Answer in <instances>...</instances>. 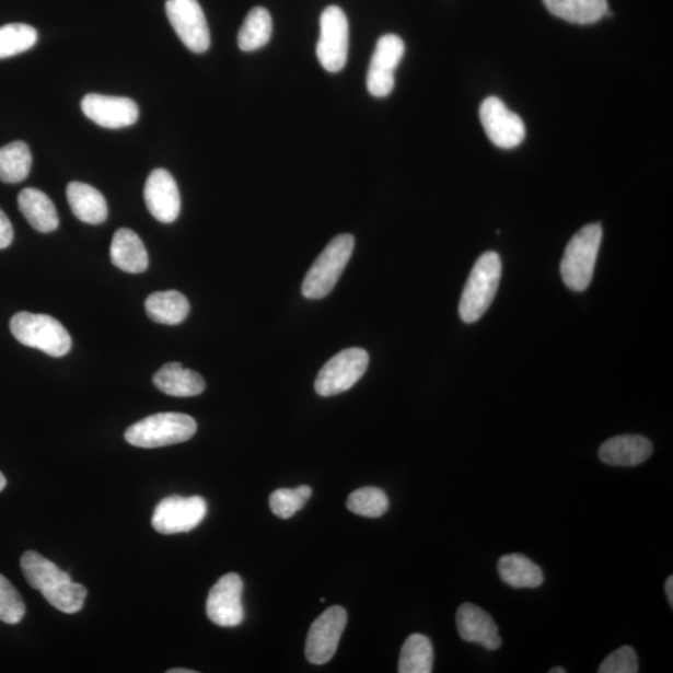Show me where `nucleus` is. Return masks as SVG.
<instances>
[{
  "mask_svg": "<svg viewBox=\"0 0 673 673\" xmlns=\"http://www.w3.org/2000/svg\"><path fill=\"white\" fill-rule=\"evenodd\" d=\"M311 496L312 489L308 486L277 489L269 497V507L277 518L290 519L306 504Z\"/></svg>",
  "mask_w": 673,
  "mask_h": 673,
  "instance_id": "31",
  "label": "nucleus"
},
{
  "mask_svg": "<svg viewBox=\"0 0 673 673\" xmlns=\"http://www.w3.org/2000/svg\"><path fill=\"white\" fill-rule=\"evenodd\" d=\"M166 14L185 47L196 54L208 51L210 30L197 0H167Z\"/></svg>",
  "mask_w": 673,
  "mask_h": 673,
  "instance_id": "10",
  "label": "nucleus"
},
{
  "mask_svg": "<svg viewBox=\"0 0 673 673\" xmlns=\"http://www.w3.org/2000/svg\"><path fill=\"white\" fill-rule=\"evenodd\" d=\"M167 673H196V671L187 669H173L169 670Z\"/></svg>",
  "mask_w": 673,
  "mask_h": 673,
  "instance_id": "36",
  "label": "nucleus"
},
{
  "mask_svg": "<svg viewBox=\"0 0 673 673\" xmlns=\"http://www.w3.org/2000/svg\"><path fill=\"white\" fill-rule=\"evenodd\" d=\"M652 443L642 436H618L608 439L599 449L600 460L613 466H636L648 461Z\"/></svg>",
  "mask_w": 673,
  "mask_h": 673,
  "instance_id": "18",
  "label": "nucleus"
},
{
  "mask_svg": "<svg viewBox=\"0 0 673 673\" xmlns=\"http://www.w3.org/2000/svg\"><path fill=\"white\" fill-rule=\"evenodd\" d=\"M434 650L427 636L413 634L404 642L399 663V673H430L433 671Z\"/></svg>",
  "mask_w": 673,
  "mask_h": 673,
  "instance_id": "26",
  "label": "nucleus"
},
{
  "mask_svg": "<svg viewBox=\"0 0 673 673\" xmlns=\"http://www.w3.org/2000/svg\"><path fill=\"white\" fill-rule=\"evenodd\" d=\"M498 572L501 580L514 589H535L544 582L543 570L522 554L502 556L498 562Z\"/></svg>",
  "mask_w": 673,
  "mask_h": 673,
  "instance_id": "23",
  "label": "nucleus"
},
{
  "mask_svg": "<svg viewBox=\"0 0 673 673\" xmlns=\"http://www.w3.org/2000/svg\"><path fill=\"white\" fill-rule=\"evenodd\" d=\"M37 42L38 32L32 25L13 23L0 26V59L30 50Z\"/></svg>",
  "mask_w": 673,
  "mask_h": 673,
  "instance_id": "29",
  "label": "nucleus"
},
{
  "mask_svg": "<svg viewBox=\"0 0 673 673\" xmlns=\"http://www.w3.org/2000/svg\"><path fill=\"white\" fill-rule=\"evenodd\" d=\"M501 259L497 253H486L475 263L464 287L460 303L461 318L474 323L486 313L499 289Z\"/></svg>",
  "mask_w": 673,
  "mask_h": 673,
  "instance_id": "4",
  "label": "nucleus"
},
{
  "mask_svg": "<svg viewBox=\"0 0 673 673\" xmlns=\"http://www.w3.org/2000/svg\"><path fill=\"white\" fill-rule=\"evenodd\" d=\"M370 364V356L362 348H348L332 357L320 371L314 390L321 397L347 392L362 379Z\"/></svg>",
  "mask_w": 673,
  "mask_h": 673,
  "instance_id": "7",
  "label": "nucleus"
},
{
  "mask_svg": "<svg viewBox=\"0 0 673 673\" xmlns=\"http://www.w3.org/2000/svg\"><path fill=\"white\" fill-rule=\"evenodd\" d=\"M406 51V45L396 34L383 35L376 42L375 50L367 73L368 92L375 97L388 96L396 84L394 71Z\"/></svg>",
  "mask_w": 673,
  "mask_h": 673,
  "instance_id": "14",
  "label": "nucleus"
},
{
  "mask_svg": "<svg viewBox=\"0 0 673 673\" xmlns=\"http://www.w3.org/2000/svg\"><path fill=\"white\" fill-rule=\"evenodd\" d=\"M457 634L466 642H474L487 650L501 646L499 628L492 617L474 604H463L456 612Z\"/></svg>",
  "mask_w": 673,
  "mask_h": 673,
  "instance_id": "17",
  "label": "nucleus"
},
{
  "mask_svg": "<svg viewBox=\"0 0 673 673\" xmlns=\"http://www.w3.org/2000/svg\"><path fill=\"white\" fill-rule=\"evenodd\" d=\"M347 508L364 518H381L387 513L390 500L382 489L367 487L357 489L348 497Z\"/></svg>",
  "mask_w": 673,
  "mask_h": 673,
  "instance_id": "30",
  "label": "nucleus"
},
{
  "mask_svg": "<svg viewBox=\"0 0 673 673\" xmlns=\"http://www.w3.org/2000/svg\"><path fill=\"white\" fill-rule=\"evenodd\" d=\"M14 239V231L7 214L0 210V250L11 246Z\"/></svg>",
  "mask_w": 673,
  "mask_h": 673,
  "instance_id": "34",
  "label": "nucleus"
},
{
  "mask_svg": "<svg viewBox=\"0 0 673 673\" xmlns=\"http://www.w3.org/2000/svg\"><path fill=\"white\" fill-rule=\"evenodd\" d=\"M82 111L88 119L106 129L131 127L139 119L138 104L129 97L88 94Z\"/></svg>",
  "mask_w": 673,
  "mask_h": 673,
  "instance_id": "15",
  "label": "nucleus"
},
{
  "mask_svg": "<svg viewBox=\"0 0 673 673\" xmlns=\"http://www.w3.org/2000/svg\"><path fill=\"white\" fill-rule=\"evenodd\" d=\"M208 514L201 497L173 496L161 500L152 515V526L160 534L173 535L194 531Z\"/></svg>",
  "mask_w": 673,
  "mask_h": 673,
  "instance_id": "9",
  "label": "nucleus"
},
{
  "mask_svg": "<svg viewBox=\"0 0 673 673\" xmlns=\"http://www.w3.org/2000/svg\"><path fill=\"white\" fill-rule=\"evenodd\" d=\"M355 250V237L344 233L332 240L310 268L302 283V293L310 300H321L335 289Z\"/></svg>",
  "mask_w": 673,
  "mask_h": 673,
  "instance_id": "5",
  "label": "nucleus"
},
{
  "mask_svg": "<svg viewBox=\"0 0 673 673\" xmlns=\"http://www.w3.org/2000/svg\"><path fill=\"white\" fill-rule=\"evenodd\" d=\"M7 487V479L3 475L2 472H0V491H3V489Z\"/></svg>",
  "mask_w": 673,
  "mask_h": 673,
  "instance_id": "37",
  "label": "nucleus"
},
{
  "mask_svg": "<svg viewBox=\"0 0 673 673\" xmlns=\"http://www.w3.org/2000/svg\"><path fill=\"white\" fill-rule=\"evenodd\" d=\"M346 626L347 613L343 606H332L314 620L304 650L313 665H325L335 657Z\"/></svg>",
  "mask_w": 673,
  "mask_h": 673,
  "instance_id": "11",
  "label": "nucleus"
},
{
  "mask_svg": "<svg viewBox=\"0 0 673 673\" xmlns=\"http://www.w3.org/2000/svg\"><path fill=\"white\" fill-rule=\"evenodd\" d=\"M197 430L193 417L183 413H159L129 427L125 439L138 448H161L190 441Z\"/></svg>",
  "mask_w": 673,
  "mask_h": 673,
  "instance_id": "3",
  "label": "nucleus"
},
{
  "mask_svg": "<svg viewBox=\"0 0 673 673\" xmlns=\"http://www.w3.org/2000/svg\"><path fill=\"white\" fill-rule=\"evenodd\" d=\"M242 592L244 581L235 572L227 573L214 583L206 601V614L214 625L236 627L245 620Z\"/></svg>",
  "mask_w": 673,
  "mask_h": 673,
  "instance_id": "13",
  "label": "nucleus"
},
{
  "mask_svg": "<svg viewBox=\"0 0 673 673\" xmlns=\"http://www.w3.org/2000/svg\"><path fill=\"white\" fill-rule=\"evenodd\" d=\"M150 320L160 325L176 326L184 322L190 312V303L177 291L155 292L146 301Z\"/></svg>",
  "mask_w": 673,
  "mask_h": 673,
  "instance_id": "25",
  "label": "nucleus"
},
{
  "mask_svg": "<svg viewBox=\"0 0 673 673\" xmlns=\"http://www.w3.org/2000/svg\"><path fill=\"white\" fill-rule=\"evenodd\" d=\"M599 673H636L639 672V659L631 646H623L601 662Z\"/></svg>",
  "mask_w": 673,
  "mask_h": 673,
  "instance_id": "33",
  "label": "nucleus"
},
{
  "mask_svg": "<svg viewBox=\"0 0 673 673\" xmlns=\"http://www.w3.org/2000/svg\"><path fill=\"white\" fill-rule=\"evenodd\" d=\"M11 330L18 343L51 357L66 356L71 348V337L66 327L48 314L16 313L11 320Z\"/></svg>",
  "mask_w": 673,
  "mask_h": 673,
  "instance_id": "6",
  "label": "nucleus"
},
{
  "mask_svg": "<svg viewBox=\"0 0 673 673\" xmlns=\"http://www.w3.org/2000/svg\"><path fill=\"white\" fill-rule=\"evenodd\" d=\"M317 58L329 73H338L348 59V20L339 7L330 5L321 15Z\"/></svg>",
  "mask_w": 673,
  "mask_h": 673,
  "instance_id": "8",
  "label": "nucleus"
},
{
  "mask_svg": "<svg viewBox=\"0 0 673 673\" xmlns=\"http://www.w3.org/2000/svg\"><path fill=\"white\" fill-rule=\"evenodd\" d=\"M33 164L32 152L23 141H14L0 148V182L22 183L28 177Z\"/></svg>",
  "mask_w": 673,
  "mask_h": 673,
  "instance_id": "27",
  "label": "nucleus"
},
{
  "mask_svg": "<svg viewBox=\"0 0 673 673\" xmlns=\"http://www.w3.org/2000/svg\"><path fill=\"white\" fill-rule=\"evenodd\" d=\"M479 115L483 128L494 146L514 149L524 141V121L518 114L509 111L499 97H487L480 106Z\"/></svg>",
  "mask_w": 673,
  "mask_h": 673,
  "instance_id": "12",
  "label": "nucleus"
},
{
  "mask_svg": "<svg viewBox=\"0 0 673 673\" xmlns=\"http://www.w3.org/2000/svg\"><path fill=\"white\" fill-rule=\"evenodd\" d=\"M111 257L115 267L128 274L146 272L149 266L146 245L137 233L129 229H120L114 233Z\"/></svg>",
  "mask_w": 673,
  "mask_h": 673,
  "instance_id": "19",
  "label": "nucleus"
},
{
  "mask_svg": "<svg viewBox=\"0 0 673 673\" xmlns=\"http://www.w3.org/2000/svg\"><path fill=\"white\" fill-rule=\"evenodd\" d=\"M143 199L148 210L158 221L172 223L182 211V196L175 178L165 169L152 172L143 188Z\"/></svg>",
  "mask_w": 673,
  "mask_h": 673,
  "instance_id": "16",
  "label": "nucleus"
},
{
  "mask_svg": "<svg viewBox=\"0 0 673 673\" xmlns=\"http://www.w3.org/2000/svg\"><path fill=\"white\" fill-rule=\"evenodd\" d=\"M18 206L34 230L49 233L58 229L59 218L56 205L38 188H24L18 196Z\"/></svg>",
  "mask_w": 673,
  "mask_h": 673,
  "instance_id": "21",
  "label": "nucleus"
},
{
  "mask_svg": "<svg viewBox=\"0 0 673 673\" xmlns=\"http://www.w3.org/2000/svg\"><path fill=\"white\" fill-rule=\"evenodd\" d=\"M665 591H666V596H668L669 603H670L671 606H673V578L672 577H670L666 580Z\"/></svg>",
  "mask_w": 673,
  "mask_h": 673,
  "instance_id": "35",
  "label": "nucleus"
},
{
  "mask_svg": "<svg viewBox=\"0 0 673 673\" xmlns=\"http://www.w3.org/2000/svg\"><path fill=\"white\" fill-rule=\"evenodd\" d=\"M154 384L167 396L187 398L199 396L206 384L202 376L184 368L182 363H167L155 373Z\"/></svg>",
  "mask_w": 673,
  "mask_h": 673,
  "instance_id": "20",
  "label": "nucleus"
},
{
  "mask_svg": "<svg viewBox=\"0 0 673 673\" xmlns=\"http://www.w3.org/2000/svg\"><path fill=\"white\" fill-rule=\"evenodd\" d=\"M601 240H603V228L600 223L587 224L570 240L560 266L562 281L569 290L581 292L590 286L595 272Z\"/></svg>",
  "mask_w": 673,
  "mask_h": 673,
  "instance_id": "2",
  "label": "nucleus"
},
{
  "mask_svg": "<svg viewBox=\"0 0 673 673\" xmlns=\"http://www.w3.org/2000/svg\"><path fill=\"white\" fill-rule=\"evenodd\" d=\"M547 11L573 24L596 23L608 14L607 0H543Z\"/></svg>",
  "mask_w": 673,
  "mask_h": 673,
  "instance_id": "24",
  "label": "nucleus"
},
{
  "mask_svg": "<svg viewBox=\"0 0 673 673\" xmlns=\"http://www.w3.org/2000/svg\"><path fill=\"white\" fill-rule=\"evenodd\" d=\"M21 568L30 585L42 592L45 600L61 613L76 614L83 608L88 591L73 582L66 571L45 559L38 553L26 552L21 559Z\"/></svg>",
  "mask_w": 673,
  "mask_h": 673,
  "instance_id": "1",
  "label": "nucleus"
},
{
  "mask_svg": "<svg viewBox=\"0 0 673 673\" xmlns=\"http://www.w3.org/2000/svg\"><path fill=\"white\" fill-rule=\"evenodd\" d=\"M567 672V670H564L562 668H554L550 670V673H565Z\"/></svg>",
  "mask_w": 673,
  "mask_h": 673,
  "instance_id": "38",
  "label": "nucleus"
},
{
  "mask_svg": "<svg viewBox=\"0 0 673 673\" xmlns=\"http://www.w3.org/2000/svg\"><path fill=\"white\" fill-rule=\"evenodd\" d=\"M25 604L20 592L3 576H0V622L16 625L23 620Z\"/></svg>",
  "mask_w": 673,
  "mask_h": 673,
  "instance_id": "32",
  "label": "nucleus"
},
{
  "mask_svg": "<svg viewBox=\"0 0 673 673\" xmlns=\"http://www.w3.org/2000/svg\"><path fill=\"white\" fill-rule=\"evenodd\" d=\"M272 37V18L267 9L256 7L251 11L239 32V47L242 51H255L265 47Z\"/></svg>",
  "mask_w": 673,
  "mask_h": 673,
  "instance_id": "28",
  "label": "nucleus"
},
{
  "mask_svg": "<svg viewBox=\"0 0 673 673\" xmlns=\"http://www.w3.org/2000/svg\"><path fill=\"white\" fill-rule=\"evenodd\" d=\"M67 199L71 211L85 223L101 224L107 219L105 197L95 187L73 182L67 187Z\"/></svg>",
  "mask_w": 673,
  "mask_h": 673,
  "instance_id": "22",
  "label": "nucleus"
}]
</instances>
